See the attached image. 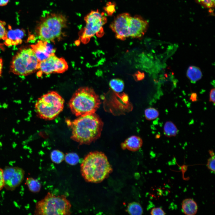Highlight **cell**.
<instances>
[{"label": "cell", "mask_w": 215, "mask_h": 215, "mask_svg": "<svg viewBox=\"0 0 215 215\" xmlns=\"http://www.w3.org/2000/svg\"><path fill=\"white\" fill-rule=\"evenodd\" d=\"M70 122L71 138L80 145H89L99 138L104 125L95 113L79 116Z\"/></svg>", "instance_id": "1"}, {"label": "cell", "mask_w": 215, "mask_h": 215, "mask_svg": "<svg viewBox=\"0 0 215 215\" xmlns=\"http://www.w3.org/2000/svg\"><path fill=\"white\" fill-rule=\"evenodd\" d=\"M81 175L87 182L98 183L107 177L112 169L106 156L101 152H91L85 157L80 165Z\"/></svg>", "instance_id": "2"}, {"label": "cell", "mask_w": 215, "mask_h": 215, "mask_svg": "<svg viewBox=\"0 0 215 215\" xmlns=\"http://www.w3.org/2000/svg\"><path fill=\"white\" fill-rule=\"evenodd\" d=\"M148 22L141 16H132L128 13L118 15L110 24V28L119 39L124 40L131 37L139 38L143 36L148 27Z\"/></svg>", "instance_id": "3"}, {"label": "cell", "mask_w": 215, "mask_h": 215, "mask_svg": "<svg viewBox=\"0 0 215 215\" xmlns=\"http://www.w3.org/2000/svg\"><path fill=\"white\" fill-rule=\"evenodd\" d=\"M101 103L99 96L93 89L82 87L73 94L69 106L73 113L79 116L95 113Z\"/></svg>", "instance_id": "4"}, {"label": "cell", "mask_w": 215, "mask_h": 215, "mask_svg": "<svg viewBox=\"0 0 215 215\" xmlns=\"http://www.w3.org/2000/svg\"><path fill=\"white\" fill-rule=\"evenodd\" d=\"M67 23V19L62 14L45 12L37 29L39 39L43 41L54 42L60 38Z\"/></svg>", "instance_id": "5"}, {"label": "cell", "mask_w": 215, "mask_h": 215, "mask_svg": "<svg viewBox=\"0 0 215 215\" xmlns=\"http://www.w3.org/2000/svg\"><path fill=\"white\" fill-rule=\"evenodd\" d=\"M71 205L63 195L56 196L48 192L36 205L34 214L36 215H69L71 214Z\"/></svg>", "instance_id": "6"}, {"label": "cell", "mask_w": 215, "mask_h": 215, "mask_svg": "<svg viewBox=\"0 0 215 215\" xmlns=\"http://www.w3.org/2000/svg\"><path fill=\"white\" fill-rule=\"evenodd\" d=\"M64 102V99L57 92L49 91L37 101L35 106L36 112L42 119L53 120L63 110Z\"/></svg>", "instance_id": "7"}, {"label": "cell", "mask_w": 215, "mask_h": 215, "mask_svg": "<svg viewBox=\"0 0 215 215\" xmlns=\"http://www.w3.org/2000/svg\"><path fill=\"white\" fill-rule=\"evenodd\" d=\"M39 63L31 48L22 49L13 58L10 71L17 75L27 76L38 70Z\"/></svg>", "instance_id": "8"}, {"label": "cell", "mask_w": 215, "mask_h": 215, "mask_svg": "<svg viewBox=\"0 0 215 215\" xmlns=\"http://www.w3.org/2000/svg\"><path fill=\"white\" fill-rule=\"evenodd\" d=\"M86 25L80 36L81 42L87 43L95 35L101 37L104 34L103 26L107 22V17L103 12L98 10L91 11L84 18Z\"/></svg>", "instance_id": "9"}, {"label": "cell", "mask_w": 215, "mask_h": 215, "mask_svg": "<svg viewBox=\"0 0 215 215\" xmlns=\"http://www.w3.org/2000/svg\"><path fill=\"white\" fill-rule=\"evenodd\" d=\"M68 67L64 59L59 58L54 55L46 60L39 62L38 70L42 73L49 74L53 73H63L67 70Z\"/></svg>", "instance_id": "10"}, {"label": "cell", "mask_w": 215, "mask_h": 215, "mask_svg": "<svg viewBox=\"0 0 215 215\" xmlns=\"http://www.w3.org/2000/svg\"><path fill=\"white\" fill-rule=\"evenodd\" d=\"M4 187L7 190L13 191L23 181L24 171L18 167L7 166L3 170Z\"/></svg>", "instance_id": "11"}, {"label": "cell", "mask_w": 215, "mask_h": 215, "mask_svg": "<svg viewBox=\"0 0 215 215\" xmlns=\"http://www.w3.org/2000/svg\"><path fill=\"white\" fill-rule=\"evenodd\" d=\"M31 47L39 62L45 60L51 56L55 55L56 49L50 42L40 40Z\"/></svg>", "instance_id": "12"}, {"label": "cell", "mask_w": 215, "mask_h": 215, "mask_svg": "<svg viewBox=\"0 0 215 215\" xmlns=\"http://www.w3.org/2000/svg\"><path fill=\"white\" fill-rule=\"evenodd\" d=\"M24 35V32L22 30H9L7 32V39L5 42V44L9 46L16 45L21 43Z\"/></svg>", "instance_id": "13"}, {"label": "cell", "mask_w": 215, "mask_h": 215, "mask_svg": "<svg viewBox=\"0 0 215 215\" xmlns=\"http://www.w3.org/2000/svg\"><path fill=\"white\" fill-rule=\"evenodd\" d=\"M143 143L142 139L140 137L135 136L130 137L126 139L121 145L123 149H127L130 150L137 151L141 147Z\"/></svg>", "instance_id": "14"}, {"label": "cell", "mask_w": 215, "mask_h": 215, "mask_svg": "<svg viewBox=\"0 0 215 215\" xmlns=\"http://www.w3.org/2000/svg\"><path fill=\"white\" fill-rule=\"evenodd\" d=\"M182 208L184 214L187 215H195L198 210L196 203L191 198L186 199L182 201Z\"/></svg>", "instance_id": "15"}, {"label": "cell", "mask_w": 215, "mask_h": 215, "mask_svg": "<svg viewBox=\"0 0 215 215\" xmlns=\"http://www.w3.org/2000/svg\"><path fill=\"white\" fill-rule=\"evenodd\" d=\"M187 76L192 83H195L200 79L202 74L200 69L197 67L191 66L188 68L186 73Z\"/></svg>", "instance_id": "16"}, {"label": "cell", "mask_w": 215, "mask_h": 215, "mask_svg": "<svg viewBox=\"0 0 215 215\" xmlns=\"http://www.w3.org/2000/svg\"><path fill=\"white\" fill-rule=\"evenodd\" d=\"M26 184L29 191L34 193L39 192L42 187L41 183L38 179L31 177L27 178Z\"/></svg>", "instance_id": "17"}, {"label": "cell", "mask_w": 215, "mask_h": 215, "mask_svg": "<svg viewBox=\"0 0 215 215\" xmlns=\"http://www.w3.org/2000/svg\"><path fill=\"white\" fill-rule=\"evenodd\" d=\"M127 212L133 215H140L143 213V210L140 204L136 202L130 203L127 206Z\"/></svg>", "instance_id": "18"}, {"label": "cell", "mask_w": 215, "mask_h": 215, "mask_svg": "<svg viewBox=\"0 0 215 215\" xmlns=\"http://www.w3.org/2000/svg\"><path fill=\"white\" fill-rule=\"evenodd\" d=\"M164 132L166 136L170 137L176 136L178 132V130L176 125L172 122L168 121L166 122L164 125Z\"/></svg>", "instance_id": "19"}, {"label": "cell", "mask_w": 215, "mask_h": 215, "mask_svg": "<svg viewBox=\"0 0 215 215\" xmlns=\"http://www.w3.org/2000/svg\"><path fill=\"white\" fill-rule=\"evenodd\" d=\"M110 88L115 92H121L123 90L124 87V84L123 81L117 79H113L109 82Z\"/></svg>", "instance_id": "20"}, {"label": "cell", "mask_w": 215, "mask_h": 215, "mask_svg": "<svg viewBox=\"0 0 215 215\" xmlns=\"http://www.w3.org/2000/svg\"><path fill=\"white\" fill-rule=\"evenodd\" d=\"M64 155L62 151L57 150H53L50 154L52 161L55 163L59 164L64 159Z\"/></svg>", "instance_id": "21"}, {"label": "cell", "mask_w": 215, "mask_h": 215, "mask_svg": "<svg viewBox=\"0 0 215 215\" xmlns=\"http://www.w3.org/2000/svg\"><path fill=\"white\" fill-rule=\"evenodd\" d=\"M64 159L66 162L70 165H75L79 162V157L76 153H70L66 154L64 156Z\"/></svg>", "instance_id": "22"}, {"label": "cell", "mask_w": 215, "mask_h": 215, "mask_svg": "<svg viewBox=\"0 0 215 215\" xmlns=\"http://www.w3.org/2000/svg\"><path fill=\"white\" fill-rule=\"evenodd\" d=\"M145 114L147 119L152 120L155 119L158 116L159 112L156 109L150 108L145 110Z\"/></svg>", "instance_id": "23"}, {"label": "cell", "mask_w": 215, "mask_h": 215, "mask_svg": "<svg viewBox=\"0 0 215 215\" xmlns=\"http://www.w3.org/2000/svg\"><path fill=\"white\" fill-rule=\"evenodd\" d=\"M196 1L201 5L203 7L208 8L210 10L214 8L215 7V0H195Z\"/></svg>", "instance_id": "24"}, {"label": "cell", "mask_w": 215, "mask_h": 215, "mask_svg": "<svg viewBox=\"0 0 215 215\" xmlns=\"http://www.w3.org/2000/svg\"><path fill=\"white\" fill-rule=\"evenodd\" d=\"M104 9L108 16H111L115 11V4L114 3H107Z\"/></svg>", "instance_id": "25"}, {"label": "cell", "mask_w": 215, "mask_h": 215, "mask_svg": "<svg viewBox=\"0 0 215 215\" xmlns=\"http://www.w3.org/2000/svg\"><path fill=\"white\" fill-rule=\"evenodd\" d=\"M5 23L0 21V40H5L7 39V31L5 27Z\"/></svg>", "instance_id": "26"}, {"label": "cell", "mask_w": 215, "mask_h": 215, "mask_svg": "<svg viewBox=\"0 0 215 215\" xmlns=\"http://www.w3.org/2000/svg\"><path fill=\"white\" fill-rule=\"evenodd\" d=\"M207 165L208 168L211 171L215 172V156H212L209 158L207 161Z\"/></svg>", "instance_id": "27"}, {"label": "cell", "mask_w": 215, "mask_h": 215, "mask_svg": "<svg viewBox=\"0 0 215 215\" xmlns=\"http://www.w3.org/2000/svg\"><path fill=\"white\" fill-rule=\"evenodd\" d=\"M150 214L152 215H164L165 213L160 207L154 208L151 210Z\"/></svg>", "instance_id": "28"}, {"label": "cell", "mask_w": 215, "mask_h": 215, "mask_svg": "<svg viewBox=\"0 0 215 215\" xmlns=\"http://www.w3.org/2000/svg\"><path fill=\"white\" fill-rule=\"evenodd\" d=\"M3 172V169L0 168V191H1L4 187Z\"/></svg>", "instance_id": "29"}, {"label": "cell", "mask_w": 215, "mask_h": 215, "mask_svg": "<svg viewBox=\"0 0 215 215\" xmlns=\"http://www.w3.org/2000/svg\"><path fill=\"white\" fill-rule=\"evenodd\" d=\"M215 88L212 89L209 94V100L210 102L215 103Z\"/></svg>", "instance_id": "30"}, {"label": "cell", "mask_w": 215, "mask_h": 215, "mask_svg": "<svg viewBox=\"0 0 215 215\" xmlns=\"http://www.w3.org/2000/svg\"><path fill=\"white\" fill-rule=\"evenodd\" d=\"M190 99L192 102H194L197 100V95L196 93H192L190 98Z\"/></svg>", "instance_id": "31"}, {"label": "cell", "mask_w": 215, "mask_h": 215, "mask_svg": "<svg viewBox=\"0 0 215 215\" xmlns=\"http://www.w3.org/2000/svg\"><path fill=\"white\" fill-rule=\"evenodd\" d=\"M9 0H0V6H2L7 5Z\"/></svg>", "instance_id": "32"}, {"label": "cell", "mask_w": 215, "mask_h": 215, "mask_svg": "<svg viewBox=\"0 0 215 215\" xmlns=\"http://www.w3.org/2000/svg\"><path fill=\"white\" fill-rule=\"evenodd\" d=\"M3 67V61L1 58H0V77L1 76Z\"/></svg>", "instance_id": "33"}, {"label": "cell", "mask_w": 215, "mask_h": 215, "mask_svg": "<svg viewBox=\"0 0 215 215\" xmlns=\"http://www.w3.org/2000/svg\"><path fill=\"white\" fill-rule=\"evenodd\" d=\"M209 153L210 155L211 156V157L215 156L214 154V152L213 151L211 150H210L209 151Z\"/></svg>", "instance_id": "34"}]
</instances>
